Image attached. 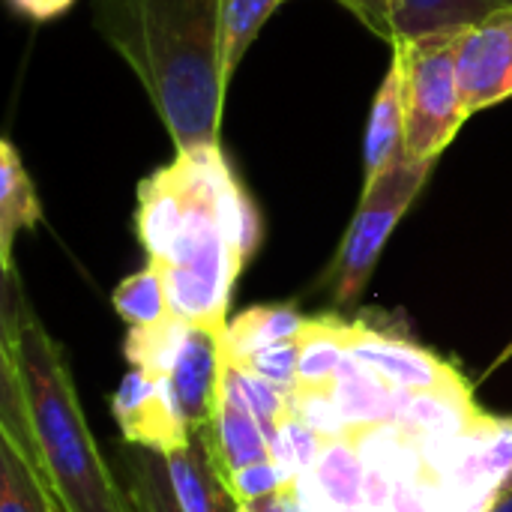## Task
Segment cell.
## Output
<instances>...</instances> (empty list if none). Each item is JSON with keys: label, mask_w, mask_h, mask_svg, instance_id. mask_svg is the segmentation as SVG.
<instances>
[{"label": "cell", "mask_w": 512, "mask_h": 512, "mask_svg": "<svg viewBox=\"0 0 512 512\" xmlns=\"http://www.w3.org/2000/svg\"><path fill=\"white\" fill-rule=\"evenodd\" d=\"M261 234V213L222 144L174 150L138 183L135 237L162 273L171 315L189 327L228 330L234 282Z\"/></svg>", "instance_id": "cell-1"}, {"label": "cell", "mask_w": 512, "mask_h": 512, "mask_svg": "<svg viewBox=\"0 0 512 512\" xmlns=\"http://www.w3.org/2000/svg\"><path fill=\"white\" fill-rule=\"evenodd\" d=\"M0 432L36 459L66 512H135L90 435L66 354L15 270L3 273Z\"/></svg>", "instance_id": "cell-2"}, {"label": "cell", "mask_w": 512, "mask_h": 512, "mask_svg": "<svg viewBox=\"0 0 512 512\" xmlns=\"http://www.w3.org/2000/svg\"><path fill=\"white\" fill-rule=\"evenodd\" d=\"M225 0H93V27L132 69L174 150L216 147L222 132Z\"/></svg>", "instance_id": "cell-3"}, {"label": "cell", "mask_w": 512, "mask_h": 512, "mask_svg": "<svg viewBox=\"0 0 512 512\" xmlns=\"http://www.w3.org/2000/svg\"><path fill=\"white\" fill-rule=\"evenodd\" d=\"M435 159H408L402 156L390 171H384L375 183L363 186L357 213L339 243V252L327 270L330 294L336 306H354L366 291L375 264L393 237L402 216L414 207L423 186L435 171Z\"/></svg>", "instance_id": "cell-4"}, {"label": "cell", "mask_w": 512, "mask_h": 512, "mask_svg": "<svg viewBox=\"0 0 512 512\" xmlns=\"http://www.w3.org/2000/svg\"><path fill=\"white\" fill-rule=\"evenodd\" d=\"M459 36L462 33L393 45V57L402 66L408 159L438 162L468 120L456 72Z\"/></svg>", "instance_id": "cell-5"}, {"label": "cell", "mask_w": 512, "mask_h": 512, "mask_svg": "<svg viewBox=\"0 0 512 512\" xmlns=\"http://www.w3.org/2000/svg\"><path fill=\"white\" fill-rule=\"evenodd\" d=\"M426 468L438 480L444 512H489L512 486V417H492Z\"/></svg>", "instance_id": "cell-6"}, {"label": "cell", "mask_w": 512, "mask_h": 512, "mask_svg": "<svg viewBox=\"0 0 512 512\" xmlns=\"http://www.w3.org/2000/svg\"><path fill=\"white\" fill-rule=\"evenodd\" d=\"M111 414L126 444L141 450L168 453L189 441V426L177 408L168 378H156L144 369H129L111 396Z\"/></svg>", "instance_id": "cell-7"}, {"label": "cell", "mask_w": 512, "mask_h": 512, "mask_svg": "<svg viewBox=\"0 0 512 512\" xmlns=\"http://www.w3.org/2000/svg\"><path fill=\"white\" fill-rule=\"evenodd\" d=\"M456 72L468 117L512 99V9L459 36Z\"/></svg>", "instance_id": "cell-8"}, {"label": "cell", "mask_w": 512, "mask_h": 512, "mask_svg": "<svg viewBox=\"0 0 512 512\" xmlns=\"http://www.w3.org/2000/svg\"><path fill=\"white\" fill-rule=\"evenodd\" d=\"M351 357L372 369L378 378L393 384L399 393H435V390H459L468 387L462 372L441 360L438 354L372 330L360 321V330L351 345Z\"/></svg>", "instance_id": "cell-9"}, {"label": "cell", "mask_w": 512, "mask_h": 512, "mask_svg": "<svg viewBox=\"0 0 512 512\" xmlns=\"http://www.w3.org/2000/svg\"><path fill=\"white\" fill-rule=\"evenodd\" d=\"M225 333H213L204 327H189L183 348L174 360L168 384L174 390L177 408L189 426V432H201L213 426L222 372H225Z\"/></svg>", "instance_id": "cell-10"}, {"label": "cell", "mask_w": 512, "mask_h": 512, "mask_svg": "<svg viewBox=\"0 0 512 512\" xmlns=\"http://www.w3.org/2000/svg\"><path fill=\"white\" fill-rule=\"evenodd\" d=\"M162 459L180 512H240L225 483V462L219 456L213 426L189 432V441L162 453Z\"/></svg>", "instance_id": "cell-11"}, {"label": "cell", "mask_w": 512, "mask_h": 512, "mask_svg": "<svg viewBox=\"0 0 512 512\" xmlns=\"http://www.w3.org/2000/svg\"><path fill=\"white\" fill-rule=\"evenodd\" d=\"M504 9L512 0H387V42L456 36Z\"/></svg>", "instance_id": "cell-12"}, {"label": "cell", "mask_w": 512, "mask_h": 512, "mask_svg": "<svg viewBox=\"0 0 512 512\" xmlns=\"http://www.w3.org/2000/svg\"><path fill=\"white\" fill-rule=\"evenodd\" d=\"M402 156H405V90H402V66L393 57L369 108V123L363 138V186L375 183Z\"/></svg>", "instance_id": "cell-13"}, {"label": "cell", "mask_w": 512, "mask_h": 512, "mask_svg": "<svg viewBox=\"0 0 512 512\" xmlns=\"http://www.w3.org/2000/svg\"><path fill=\"white\" fill-rule=\"evenodd\" d=\"M42 222V204L33 186V177L18 153V147L0 141V270L12 273V249L21 231H33Z\"/></svg>", "instance_id": "cell-14"}, {"label": "cell", "mask_w": 512, "mask_h": 512, "mask_svg": "<svg viewBox=\"0 0 512 512\" xmlns=\"http://www.w3.org/2000/svg\"><path fill=\"white\" fill-rule=\"evenodd\" d=\"M333 402L348 426V435L372 426L396 423L399 417V390L378 378L372 369L348 357L333 381Z\"/></svg>", "instance_id": "cell-15"}, {"label": "cell", "mask_w": 512, "mask_h": 512, "mask_svg": "<svg viewBox=\"0 0 512 512\" xmlns=\"http://www.w3.org/2000/svg\"><path fill=\"white\" fill-rule=\"evenodd\" d=\"M213 438H216L219 456L225 462V474L246 468V465L273 462L267 435H264L258 417L249 411V405L237 393V387L228 375V363L222 372V390H219V405H216V417H213Z\"/></svg>", "instance_id": "cell-16"}, {"label": "cell", "mask_w": 512, "mask_h": 512, "mask_svg": "<svg viewBox=\"0 0 512 512\" xmlns=\"http://www.w3.org/2000/svg\"><path fill=\"white\" fill-rule=\"evenodd\" d=\"M360 321H339V318H309L300 333V369H297V390L324 393L333 390V381L342 363L351 357L354 336Z\"/></svg>", "instance_id": "cell-17"}, {"label": "cell", "mask_w": 512, "mask_h": 512, "mask_svg": "<svg viewBox=\"0 0 512 512\" xmlns=\"http://www.w3.org/2000/svg\"><path fill=\"white\" fill-rule=\"evenodd\" d=\"M0 512H66L36 459L0 432Z\"/></svg>", "instance_id": "cell-18"}, {"label": "cell", "mask_w": 512, "mask_h": 512, "mask_svg": "<svg viewBox=\"0 0 512 512\" xmlns=\"http://www.w3.org/2000/svg\"><path fill=\"white\" fill-rule=\"evenodd\" d=\"M309 318H303L294 306H252L228 321L225 330V357L231 363L246 360L249 354L270 348L285 339H297Z\"/></svg>", "instance_id": "cell-19"}, {"label": "cell", "mask_w": 512, "mask_h": 512, "mask_svg": "<svg viewBox=\"0 0 512 512\" xmlns=\"http://www.w3.org/2000/svg\"><path fill=\"white\" fill-rule=\"evenodd\" d=\"M285 3H291V0H225V12H222V75H225L228 87H231L240 63L246 60L252 42L264 30V24Z\"/></svg>", "instance_id": "cell-20"}, {"label": "cell", "mask_w": 512, "mask_h": 512, "mask_svg": "<svg viewBox=\"0 0 512 512\" xmlns=\"http://www.w3.org/2000/svg\"><path fill=\"white\" fill-rule=\"evenodd\" d=\"M114 312L129 324V327H153L171 318L168 297H165V282L159 267L147 264L144 270L126 276L114 294H111Z\"/></svg>", "instance_id": "cell-21"}, {"label": "cell", "mask_w": 512, "mask_h": 512, "mask_svg": "<svg viewBox=\"0 0 512 512\" xmlns=\"http://www.w3.org/2000/svg\"><path fill=\"white\" fill-rule=\"evenodd\" d=\"M186 333H189V324L177 321L174 315L153 327H129L126 360L135 369H144L156 378H168L174 369V360L183 348Z\"/></svg>", "instance_id": "cell-22"}, {"label": "cell", "mask_w": 512, "mask_h": 512, "mask_svg": "<svg viewBox=\"0 0 512 512\" xmlns=\"http://www.w3.org/2000/svg\"><path fill=\"white\" fill-rule=\"evenodd\" d=\"M135 512H180L177 498L168 483L162 453L141 450L129 459V489H126Z\"/></svg>", "instance_id": "cell-23"}, {"label": "cell", "mask_w": 512, "mask_h": 512, "mask_svg": "<svg viewBox=\"0 0 512 512\" xmlns=\"http://www.w3.org/2000/svg\"><path fill=\"white\" fill-rule=\"evenodd\" d=\"M234 366H240V369L276 384V387H282L285 393H294L297 390V369H300V336L276 342L270 348H261V351L249 354L246 360L234 363Z\"/></svg>", "instance_id": "cell-24"}, {"label": "cell", "mask_w": 512, "mask_h": 512, "mask_svg": "<svg viewBox=\"0 0 512 512\" xmlns=\"http://www.w3.org/2000/svg\"><path fill=\"white\" fill-rule=\"evenodd\" d=\"M291 411L312 426L324 441H336V438H348V426L333 402V393H306V390H294L291 393Z\"/></svg>", "instance_id": "cell-25"}, {"label": "cell", "mask_w": 512, "mask_h": 512, "mask_svg": "<svg viewBox=\"0 0 512 512\" xmlns=\"http://www.w3.org/2000/svg\"><path fill=\"white\" fill-rule=\"evenodd\" d=\"M225 483H228V489H231L237 504H252V501H261V498L285 489V477H282V471L273 462H258V465H246V468L228 471Z\"/></svg>", "instance_id": "cell-26"}, {"label": "cell", "mask_w": 512, "mask_h": 512, "mask_svg": "<svg viewBox=\"0 0 512 512\" xmlns=\"http://www.w3.org/2000/svg\"><path fill=\"white\" fill-rule=\"evenodd\" d=\"M351 15H357L375 36L387 39V0H336Z\"/></svg>", "instance_id": "cell-27"}, {"label": "cell", "mask_w": 512, "mask_h": 512, "mask_svg": "<svg viewBox=\"0 0 512 512\" xmlns=\"http://www.w3.org/2000/svg\"><path fill=\"white\" fill-rule=\"evenodd\" d=\"M9 3L24 18L36 21V24H45V21H54V18L66 15L75 0H9Z\"/></svg>", "instance_id": "cell-28"}, {"label": "cell", "mask_w": 512, "mask_h": 512, "mask_svg": "<svg viewBox=\"0 0 512 512\" xmlns=\"http://www.w3.org/2000/svg\"><path fill=\"white\" fill-rule=\"evenodd\" d=\"M240 512H306L297 501V492L294 486H285L261 501H252V504H240Z\"/></svg>", "instance_id": "cell-29"}, {"label": "cell", "mask_w": 512, "mask_h": 512, "mask_svg": "<svg viewBox=\"0 0 512 512\" xmlns=\"http://www.w3.org/2000/svg\"><path fill=\"white\" fill-rule=\"evenodd\" d=\"M489 512H512V486L504 492V495H501V501H498V504H495Z\"/></svg>", "instance_id": "cell-30"}, {"label": "cell", "mask_w": 512, "mask_h": 512, "mask_svg": "<svg viewBox=\"0 0 512 512\" xmlns=\"http://www.w3.org/2000/svg\"><path fill=\"white\" fill-rule=\"evenodd\" d=\"M510 360H512V342L507 345V348H504V351H501V354H498V357H495V363H492V372H495V369H501V366H504V363H510Z\"/></svg>", "instance_id": "cell-31"}]
</instances>
